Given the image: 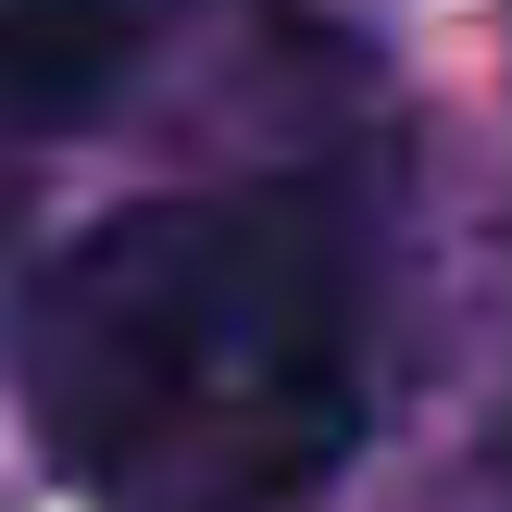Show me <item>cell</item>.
<instances>
[{
  "mask_svg": "<svg viewBox=\"0 0 512 512\" xmlns=\"http://www.w3.org/2000/svg\"><path fill=\"white\" fill-rule=\"evenodd\" d=\"M25 425L88 512H288L375 425V238L338 175L75 225L25 288Z\"/></svg>",
  "mask_w": 512,
  "mask_h": 512,
  "instance_id": "cell-1",
  "label": "cell"
},
{
  "mask_svg": "<svg viewBox=\"0 0 512 512\" xmlns=\"http://www.w3.org/2000/svg\"><path fill=\"white\" fill-rule=\"evenodd\" d=\"M138 25H150V0H0V125L75 113L138 50Z\"/></svg>",
  "mask_w": 512,
  "mask_h": 512,
  "instance_id": "cell-2",
  "label": "cell"
}]
</instances>
